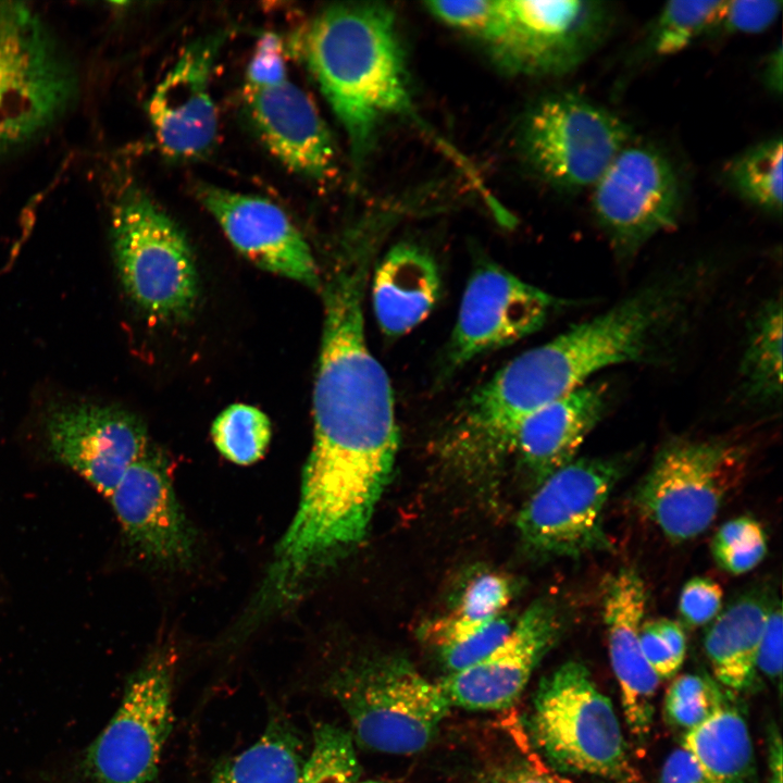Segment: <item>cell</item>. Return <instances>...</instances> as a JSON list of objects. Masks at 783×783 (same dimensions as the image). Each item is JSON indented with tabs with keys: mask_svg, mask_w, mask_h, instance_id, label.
I'll list each match as a JSON object with an SVG mask.
<instances>
[{
	"mask_svg": "<svg viewBox=\"0 0 783 783\" xmlns=\"http://www.w3.org/2000/svg\"><path fill=\"white\" fill-rule=\"evenodd\" d=\"M374 252L353 241L322 283L324 321L313 390V445L294 526L324 544L364 536L399 444L389 378L371 353L363 296Z\"/></svg>",
	"mask_w": 783,
	"mask_h": 783,
	"instance_id": "obj_1",
	"label": "cell"
},
{
	"mask_svg": "<svg viewBox=\"0 0 783 783\" xmlns=\"http://www.w3.org/2000/svg\"><path fill=\"white\" fill-rule=\"evenodd\" d=\"M300 48L346 134L357 172L385 121L413 116L395 13L378 2L332 4L308 24Z\"/></svg>",
	"mask_w": 783,
	"mask_h": 783,
	"instance_id": "obj_2",
	"label": "cell"
},
{
	"mask_svg": "<svg viewBox=\"0 0 783 783\" xmlns=\"http://www.w3.org/2000/svg\"><path fill=\"white\" fill-rule=\"evenodd\" d=\"M176 652L156 648L127 679L115 712L85 748L40 774L41 783H153L173 726Z\"/></svg>",
	"mask_w": 783,
	"mask_h": 783,
	"instance_id": "obj_3",
	"label": "cell"
},
{
	"mask_svg": "<svg viewBox=\"0 0 783 783\" xmlns=\"http://www.w3.org/2000/svg\"><path fill=\"white\" fill-rule=\"evenodd\" d=\"M530 733L558 770L638 783L613 705L581 662L545 678L534 698Z\"/></svg>",
	"mask_w": 783,
	"mask_h": 783,
	"instance_id": "obj_4",
	"label": "cell"
},
{
	"mask_svg": "<svg viewBox=\"0 0 783 783\" xmlns=\"http://www.w3.org/2000/svg\"><path fill=\"white\" fill-rule=\"evenodd\" d=\"M748 458V447L731 438L673 439L656 455L633 504L669 540H689L711 525L739 486Z\"/></svg>",
	"mask_w": 783,
	"mask_h": 783,
	"instance_id": "obj_5",
	"label": "cell"
},
{
	"mask_svg": "<svg viewBox=\"0 0 783 783\" xmlns=\"http://www.w3.org/2000/svg\"><path fill=\"white\" fill-rule=\"evenodd\" d=\"M112 244L116 268L130 299L160 322L185 319L199 297L195 257L181 227L138 188L113 208Z\"/></svg>",
	"mask_w": 783,
	"mask_h": 783,
	"instance_id": "obj_6",
	"label": "cell"
},
{
	"mask_svg": "<svg viewBox=\"0 0 783 783\" xmlns=\"http://www.w3.org/2000/svg\"><path fill=\"white\" fill-rule=\"evenodd\" d=\"M327 688L349 718L353 742L385 754L424 749L451 707L439 683L401 660L344 669Z\"/></svg>",
	"mask_w": 783,
	"mask_h": 783,
	"instance_id": "obj_7",
	"label": "cell"
},
{
	"mask_svg": "<svg viewBox=\"0 0 783 783\" xmlns=\"http://www.w3.org/2000/svg\"><path fill=\"white\" fill-rule=\"evenodd\" d=\"M631 138V127L618 114L574 91L538 99L524 113L518 133L531 170L568 194L592 188Z\"/></svg>",
	"mask_w": 783,
	"mask_h": 783,
	"instance_id": "obj_8",
	"label": "cell"
},
{
	"mask_svg": "<svg viewBox=\"0 0 783 783\" xmlns=\"http://www.w3.org/2000/svg\"><path fill=\"white\" fill-rule=\"evenodd\" d=\"M75 80L35 12L0 3V152L44 130L66 109Z\"/></svg>",
	"mask_w": 783,
	"mask_h": 783,
	"instance_id": "obj_9",
	"label": "cell"
},
{
	"mask_svg": "<svg viewBox=\"0 0 783 783\" xmlns=\"http://www.w3.org/2000/svg\"><path fill=\"white\" fill-rule=\"evenodd\" d=\"M613 22L614 10L607 1H502L497 27L485 44L508 72L561 76L605 42Z\"/></svg>",
	"mask_w": 783,
	"mask_h": 783,
	"instance_id": "obj_10",
	"label": "cell"
},
{
	"mask_svg": "<svg viewBox=\"0 0 783 783\" xmlns=\"http://www.w3.org/2000/svg\"><path fill=\"white\" fill-rule=\"evenodd\" d=\"M630 455L574 459L540 482L518 517L524 543L545 557L610 550L604 511Z\"/></svg>",
	"mask_w": 783,
	"mask_h": 783,
	"instance_id": "obj_11",
	"label": "cell"
},
{
	"mask_svg": "<svg viewBox=\"0 0 783 783\" xmlns=\"http://www.w3.org/2000/svg\"><path fill=\"white\" fill-rule=\"evenodd\" d=\"M592 189V212L619 261L629 262L655 236L676 227L683 192L670 158L632 140Z\"/></svg>",
	"mask_w": 783,
	"mask_h": 783,
	"instance_id": "obj_12",
	"label": "cell"
},
{
	"mask_svg": "<svg viewBox=\"0 0 783 783\" xmlns=\"http://www.w3.org/2000/svg\"><path fill=\"white\" fill-rule=\"evenodd\" d=\"M557 307L556 298L498 264H478L467 284L440 376L533 334Z\"/></svg>",
	"mask_w": 783,
	"mask_h": 783,
	"instance_id": "obj_13",
	"label": "cell"
},
{
	"mask_svg": "<svg viewBox=\"0 0 783 783\" xmlns=\"http://www.w3.org/2000/svg\"><path fill=\"white\" fill-rule=\"evenodd\" d=\"M45 434L51 455L107 497L150 446L147 427L137 415L87 402L50 409Z\"/></svg>",
	"mask_w": 783,
	"mask_h": 783,
	"instance_id": "obj_14",
	"label": "cell"
},
{
	"mask_svg": "<svg viewBox=\"0 0 783 783\" xmlns=\"http://www.w3.org/2000/svg\"><path fill=\"white\" fill-rule=\"evenodd\" d=\"M227 36L216 30L188 44L151 94L149 120L169 158H200L215 145L219 117L210 83Z\"/></svg>",
	"mask_w": 783,
	"mask_h": 783,
	"instance_id": "obj_15",
	"label": "cell"
},
{
	"mask_svg": "<svg viewBox=\"0 0 783 783\" xmlns=\"http://www.w3.org/2000/svg\"><path fill=\"white\" fill-rule=\"evenodd\" d=\"M108 498L128 546L139 557L163 567L190 562L195 532L176 498L161 450L149 446Z\"/></svg>",
	"mask_w": 783,
	"mask_h": 783,
	"instance_id": "obj_16",
	"label": "cell"
},
{
	"mask_svg": "<svg viewBox=\"0 0 783 783\" xmlns=\"http://www.w3.org/2000/svg\"><path fill=\"white\" fill-rule=\"evenodd\" d=\"M196 194L233 247L258 268L322 287L310 246L286 212L262 196L199 184Z\"/></svg>",
	"mask_w": 783,
	"mask_h": 783,
	"instance_id": "obj_17",
	"label": "cell"
},
{
	"mask_svg": "<svg viewBox=\"0 0 783 783\" xmlns=\"http://www.w3.org/2000/svg\"><path fill=\"white\" fill-rule=\"evenodd\" d=\"M561 629L562 616L557 605L538 600L523 612L495 649L472 666L449 673L439 685L451 706L468 710L508 708L519 698Z\"/></svg>",
	"mask_w": 783,
	"mask_h": 783,
	"instance_id": "obj_18",
	"label": "cell"
},
{
	"mask_svg": "<svg viewBox=\"0 0 783 783\" xmlns=\"http://www.w3.org/2000/svg\"><path fill=\"white\" fill-rule=\"evenodd\" d=\"M249 119L270 152L289 171L322 183L337 173L331 132L310 96L288 76L244 85Z\"/></svg>",
	"mask_w": 783,
	"mask_h": 783,
	"instance_id": "obj_19",
	"label": "cell"
},
{
	"mask_svg": "<svg viewBox=\"0 0 783 783\" xmlns=\"http://www.w3.org/2000/svg\"><path fill=\"white\" fill-rule=\"evenodd\" d=\"M601 592L610 663L619 683L624 718L632 735L644 741L652 725L659 684L639 639L648 600L646 585L635 569L622 568L606 577Z\"/></svg>",
	"mask_w": 783,
	"mask_h": 783,
	"instance_id": "obj_20",
	"label": "cell"
},
{
	"mask_svg": "<svg viewBox=\"0 0 783 783\" xmlns=\"http://www.w3.org/2000/svg\"><path fill=\"white\" fill-rule=\"evenodd\" d=\"M609 402V385L588 382L529 415L518 427L511 450L539 484L574 460Z\"/></svg>",
	"mask_w": 783,
	"mask_h": 783,
	"instance_id": "obj_21",
	"label": "cell"
},
{
	"mask_svg": "<svg viewBox=\"0 0 783 783\" xmlns=\"http://www.w3.org/2000/svg\"><path fill=\"white\" fill-rule=\"evenodd\" d=\"M373 307L382 332L399 337L434 308L440 290L438 269L425 249L413 244L394 246L375 270Z\"/></svg>",
	"mask_w": 783,
	"mask_h": 783,
	"instance_id": "obj_22",
	"label": "cell"
},
{
	"mask_svg": "<svg viewBox=\"0 0 783 783\" xmlns=\"http://www.w3.org/2000/svg\"><path fill=\"white\" fill-rule=\"evenodd\" d=\"M772 601L746 594L719 612L708 629L704 647L714 678L741 692L757 672V655Z\"/></svg>",
	"mask_w": 783,
	"mask_h": 783,
	"instance_id": "obj_23",
	"label": "cell"
},
{
	"mask_svg": "<svg viewBox=\"0 0 783 783\" xmlns=\"http://www.w3.org/2000/svg\"><path fill=\"white\" fill-rule=\"evenodd\" d=\"M682 747L697 763L706 783H753L754 749L742 714L723 707L686 732Z\"/></svg>",
	"mask_w": 783,
	"mask_h": 783,
	"instance_id": "obj_24",
	"label": "cell"
},
{
	"mask_svg": "<svg viewBox=\"0 0 783 783\" xmlns=\"http://www.w3.org/2000/svg\"><path fill=\"white\" fill-rule=\"evenodd\" d=\"M307 757L294 725L275 717L254 744L215 768L210 783H299Z\"/></svg>",
	"mask_w": 783,
	"mask_h": 783,
	"instance_id": "obj_25",
	"label": "cell"
},
{
	"mask_svg": "<svg viewBox=\"0 0 783 783\" xmlns=\"http://www.w3.org/2000/svg\"><path fill=\"white\" fill-rule=\"evenodd\" d=\"M739 389L748 400L772 402L782 394V302L771 299L749 325L739 363Z\"/></svg>",
	"mask_w": 783,
	"mask_h": 783,
	"instance_id": "obj_26",
	"label": "cell"
},
{
	"mask_svg": "<svg viewBox=\"0 0 783 783\" xmlns=\"http://www.w3.org/2000/svg\"><path fill=\"white\" fill-rule=\"evenodd\" d=\"M783 146L780 135L742 151L725 166L724 181L742 200L759 211L781 217Z\"/></svg>",
	"mask_w": 783,
	"mask_h": 783,
	"instance_id": "obj_27",
	"label": "cell"
},
{
	"mask_svg": "<svg viewBox=\"0 0 783 783\" xmlns=\"http://www.w3.org/2000/svg\"><path fill=\"white\" fill-rule=\"evenodd\" d=\"M723 0L667 2L648 28L645 47L657 57H669L710 35Z\"/></svg>",
	"mask_w": 783,
	"mask_h": 783,
	"instance_id": "obj_28",
	"label": "cell"
},
{
	"mask_svg": "<svg viewBox=\"0 0 783 783\" xmlns=\"http://www.w3.org/2000/svg\"><path fill=\"white\" fill-rule=\"evenodd\" d=\"M211 436L224 458L248 465L265 452L271 439V423L258 408L234 403L215 418Z\"/></svg>",
	"mask_w": 783,
	"mask_h": 783,
	"instance_id": "obj_29",
	"label": "cell"
},
{
	"mask_svg": "<svg viewBox=\"0 0 783 783\" xmlns=\"http://www.w3.org/2000/svg\"><path fill=\"white\" fill-rule=\"evenodd\" d=\"M358 774L351 734L333 724H319L299 783H353Z\"/></svg>",
	"mask_w": 783,
	"mask_h": 783,
	"instance_id": "obj_30",
	"label": "cell"
},
{
	"mask_svg": "<svg viewBox=\"0 0 783 783\" xmlns=\"http://www.w3.org/2000/svg\"><path fill=\"white\" fill-rule=\"evenodd\" d=\"M725 707L718 685L701 674L678 676L666 693L663 711L674 728L688 732Z\"/></svg>",
	"mask_w": 783,
	"mask_h": 783,
	"instance_id": "obj_31",
	"label": "cell"
},
{
	"mask_svg": "<svg viewBox=\"0 0 783 783\" xmlns=\"http://www.w3.org/2000/svg\"><path fill=\"white\" fill-rule=\"evenodd\" d=\"M717 564L731 574H743L756 568L767 554V536L762 525L743 515L722 524L711 542Z\"/></svg>",
	"mask_w": 783,
	"mask_h": 783,
	"instance_id": "obj_32",
	"label": "cell"
},
{
	"mask_svg": "<svg viewBox=\"0 0 783 783\" xmlns=\"http://www.w3.org/2000/svg\"><path fill=\"white\" fill-rule=\"evenodd\" d=\"M639 639L644 657L659 680L672 678L686 654V638L681 625L664 618L646 621L642 624Z\"/></svg>",
	"mask_w": 783,
	"mask_h": 783,
	"instance_id": "obj_33",
	"label": "cell"
},
{
	"mask_svg": "<svg viewBox=\"0 0 783 783\" xmlns=\"http://www.w3.org/2000/svg\"><path fill=\"white\" fill-rule=\"evenodd\" d=\"M502 1H430L426 10L442 23L486 42L495 30Z\"/></svg>",
	"mask_w": 783,
	"mask_h": 783,
	"instance_id": "obj_34",
	"label": "cell"
},
{
	"mask_svg": "<svg viewBox=\"0 0 783 783\" xmlns=\"http://www.w3.org/2000/svg\"><path fill=\"white\" fill-rule=\"evenodd\" d=\"M510 598L511 586L505 575L482 573L467 585L451 616L470 623L485 622L500 616Z\"/></svg>",
	"mask_w": 783,
	"mask_h": 783,
	"instance_id": "obj_35",
	"label": "cell"
},
{
	"mask_svg": "<svg viewBox=\"0 0 783 783\" xmlns=\"http://www.w3.org/2000/svg\"><path fill=\"white\" fill-rule=\"evenodd\" d=\"M511 629L507 618L497 616L472 633L439 647L440 659L450 673L461 671L495 649Z\"/></svg>",
	"mask_w": 783,
	"mask_h": 783,
	"instance_id": "obj_36",
	"label": "cell"
},
{
	"mask_svg": "<svg viewBox=\"0 0 783 783\" xmlns=\"http://www.w3.org/2000/svg\"><path fill=\"white\" fill-rule=\"evenodd\" d=\"M781 11V0H723L711 34H759L774 24Z\"/></svg>",
	"mask_w": 783,
	"mask_h": 783,
	"instance_id": "obj_37",
	"label": "cell"
},
{
	"mask_svg": "<svg viewBox=\"0 0 783 783\" xmlns=\"http://www.w3.org/2000/svg\"><path fill=\"white\" fill-rule=\"evenodd\" d=\"M723 589L709 577L696 576L681 589L679 611L689 626H701L711 622L721 611Z\"/></svg>",
	"mask_w": 783,
	"mask_h": 783,
	"instance_id": "obj_38",
	"label": "cell"
},
{
	"mask_svg": "<svg viewBox=\"0 0 783 783\" xmlns=\"http://www.w3.org/2000/svg\"><path fill=\"white\" fill-rule=\"evenodd\" d=\"M286 76L287 61L281 38L273 33L262 35L248 64L245 83L269 84Z\"/></svg>",
	"mask_w": 783,
	"mask_h": 783,
	"instance_id": "obj_39",
	"label": "cell"
},
{
	"mask_svg": "<svg viewBox=\"0 0 783 783\" xmlns=\"http://www.w3.org/2000/svg\"><path fill=\"white\" fill-rule=\"evenodd\" d=\"M781 601L772 602L769 611L757 655V670L772 682L781 684L782 678V623Z\"/></svg>",
	"mask_w": 783,
	"mask_h": 783,
	"instance_id": "obj_40",
	"label": "cell"
},
{
	"mask_svg": "<svg viewBox=\"0 0 783 783\" xmlns=\"http://www.w3.org/2000/svg\"><path fill=\"white\" fill-rule=\"evenodd\" d=\"M659 783H706L693 757L683 747L674 749L663 762Z\"/></svg>",
	"mask_w": 783,
	"mask_h": 783,
	"instance_id": "obj_41",
	"label": "cell"
},
{
	"mask_svg": "<svg viewBox=\"0 0 783 783\" xmlns=\"http://www.w3.org/2000/svg\"><path fill=\"white\" fill-rule=\"evenodd\" d=\"M489 783H568L532 763L521 762L496 773Z\"/></svg>",
	"mask_w": 783,
	"mask_h": 783,
	"instance_id": "obj_42",
	"label": "cell"
},
{
	"mask_svg": "<svg viewBox=\"0 0 783 783\" xmlns=\"http://www.w3.org/2000/svg\"><path fill=\"white\" fill-rule=\"evenodd\" d=\"M762 80L766 88L775 96L782 94V46L772 50L766 59L762 69Z\"/></svg>",
	"mask_w": 783,
	"mask_h": 783,
	"instance_id": "obj_43",
	"label": "cell"
},
{
	"mask_svg": "<svg viewBox=\"0 0 783 783\" xmlns=\"http://www.w3.org/2000/svg\"><path fill=\"white\" fill-rule=\"evenodd\" d=\"M770 769V783H782V744L779 735L771 738Z\"/></svg>",
	"mask_w": 783,
	"mask_h": 783,
	"instance_id": "obj_44",
	"label": "cell"
},
{
	"mask_svg": "<svg viewBox=\"0 0 783 783\" xmlns=\"http://www.w3.org/2000/svg\"><path fill=\"white\" fill-rule=\"evenodd\" d=\"M353 783H383V782L369 780V781H361V782L355 781Z\"/></svg>",
	"mask_w": 783,
	"mask_h": 783,
	"instance_id": "obj_45",
	"label": "cell"
}]
</instances>
